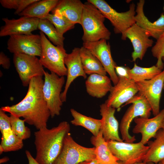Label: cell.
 <instances>
[{
  "mask_svg": "<svg viewBox=\"0 0 164 164\" xmlns=\"http://www.w3.org/2000/svg\"><path fill=\"white\" fill-rule=\"evenodd\" d=\"M39 0H0L2 6L5 8L14 9V14L18 15L33 3Z\"/></svg>",
  "mask_w": 164,
  "mask_h": 164,
  "instance_id": "cell-33",
  "label": "cell"
},
{
  "mask_svg": "<svg viewBox=\"0 0 164 164\" xmlns=\"http://www.w3.org/2000/svg\"><path fill=\"white\" fill-rule=\"evenodd\" d=\"M128 68V67L117 66L115 67V71L118 76H124L129 78L127 73Z\"/></svg>",
  "mask_w": 164,
  "mask_h": 164,
  "instance_id": "cell-37",
  "label": "cell"
},
{
  "mask_svg": "<svg viewBox=\"0 0 164 164\" xmlns=\"http://www.w3.org/2000/svg\"><path fill=\"white\" fill-rule=\"evenodd\" d=\"M80 54L83 68L87 74H93L106 75V71L97 58L89 50L82 46Z\"/></svg>",
  "mask_w": 164,
  "mask_h": 164,
  "instance_id": "cell-26",
  "label": "cell"
},
{
  "mask_svg": "<svg viewBox=\"0 0 164 164\" xmlns=\"http://www.w3.org/2000/svg\"><path fill=\"white\" fill-rule=\"evenodd\" d=\"M43 92L44 99L53 118L60 114L63 102L61 99L62 88L65 82L64 76L53 72H44Z\"/></svg>",
  "mask_w": 164,
  "mask_h": 164,
  "instance_id": "cell-8",
  "label": "cell"
},
{
  "mask_svg": "<svg viewBox=\"0 0 164 164\" xmlns=\"http://www.w3.org/2000/svg\"><path fill=\"white\" fill-rule=\"evenodd\" d=\"M154 138V141L148 143L149 149L143 162L157 164L164 159V130L160 129Z\"/></svg>",
  "mask_w": 164,
  "mask_h": 164,
  "instance_id": "cell-25",
  "label": "cell"
},
{
  "mask_svg": "<svg viewBox=\"0 0 164 164\" xmlns=\"http://www.w3.org/2000/svg\"><path fill=\"white\" fill-rule=\"evenodd\" d=\"M163 10H164V6H163Z\"/></svg>",
  "mask_w": 164,
  "mask_h": 164,
  "instance_id": "cell-48",
  "label": "cell"
},
{
  "mask_svg": "<svg viewBox=\"0 0 164 164\" xmlns=\"http://www.w3.org/2000/svg\"><path fill=\"white\" fill-rule=\"evenodd\" d=\"M115 109L108 106L105 102L100 105L101 125V130L104 140L108 142H123L118 133L119 124L114 116Z\"/></svg>",
  "mask_w": 164,
  "mask_h": 164,
  "instance_id": "cell-19",
  "label": "cell"
},
{
  "mask_svg": "<svg viewBox=\"0 0 164 164\" xmlns=\"http://www.w3.org/2000/svg\"><path fill=\"white\" fill-rule=\"evenodd\" d=\"M151 52L152 56L157 60L155 66L162 70L164 66L162 60V58L164 56V32L156 40Z\"/></svg>",
  "mask_w": 164,
  "mask_h": 164,
  "instance_id": "cell-34",
  "label": "cell"
},
{
  "mask_svg": "<svg viewBox=\"0 0 164 164\" xmlns=\"http://www.w3.org/2000/svg\"><path fill=\"white\" fill-rule=\"evenodd\" d=\"M9 160V158L8 157H4L0 159V164L6 162Z\"/></svg>",
  "mask_w": 164,
  "mask_h": 164,
  "instance_id": "cell-39",
  "label": "cell"
},
{
  "mask_svg": "<svg viewBox=\"0 0 164 164\" xmlns=\"http://www.w3.org/2000/svg\"><path fill=\"white\" fill-rule=\"evenodd\" d=\"M111 81L106 75L95 73L89 75L85 81L87 92L92 97L102 98L110 92L112 86Z\"/></svg>",
  "mask_w": 164,
  "mask_h": 164,
  "instance_id": "cell-22",
  "label": "cell"
},
{
  "mask_svg": "<svg viewBox=\"0 0 164 164\" xmlns=\"http://www.w3.org/2000/svg\"><path fill=\"white\" fill-rule=\"evenodd\" d=\"M89 164H100L97 160L95 159L92 160Z\"/></svg>",
  "mask_w": 164,
  "mask_h": 164,
  "instance_id": "cell-40",
  "label": "cell"
},
{
  "mask_svg": "<svg viewBox=\"0 0 164 164\" xmlns=\"http://www.w3.org/2000/svg\"><path fill=\"white\" fill-rule=\"evenodd\" d=\"M146 164H155L153 162H149L146 163ZM157 164H162L161 162H160Z\"/></svg>",
  "mask_w": 164,
  "mask_h": 164,
  "instance_id": "cell-43",
  "label": "cell"
},
{
  "mask_svg": "<svg viewBox=\"0 0 164 164\" xmlns=\"http://www.w3.org/2000/svg\"><path fill=\"white\" fill-rule=\"evenodd\" d=\"M138 93L148 101L155 116L160 112L159 104L164 84V69L158 75L149 80L136 82Z\"/></svg>",
  "mask_w": 164,
  "mask_h": 164,
  "instance_id": "cell-14",
  "label": "cell"
},
{
  "mask_svg": "<svg viewBox=\"0 0 164 164\" xmlns=\"http://www.w3.org/2000/svg\"><path fill=\"white\" fill-rule=\"evenodd\" d=\"M58 0H39L28 6L18 15L21 16L46 19L57 5Z\"/></svg>",
  "mask_w": 164,
  "mask_h": 164,
  "instance_id": "cell-24",
  "label": "cell"
},
{
  "mask_svg": "<svg viewBox=\"0 0 164 164\" xmlns=\"http://www.w3.org/2000/svg\"><path fill=\"white\" fill-rule=\"evenodd\" d=\"M164 119V108L156 115L152 118L137 117L134 119L136 125L132 129L135 134L141 133L140 141L145 145L152 138L154 137L157 132L161 128Z\"/></svg>",
  "mask_w": 164,
  "mask_h": 164,
  "instance_id": "cell-18",
  "label": "cell"
},
{
  "mask_svg": "<svg viewBox=\"0 0 164 164\" xmlns=\"http://www.w3.org/2000/svg\"><path fill=\"white\" fill-rule=\"evenodd\" d=\"M132 104L128 108L123 116L120 124V130L122 139L128 143H133L136 139L135 136L129 134V129L132 121L137 117L149 118L152 108L147 100L138 93L126 102L124 106Z\"/></svg>",
  "mask_w": 164,
  "mask_h": 164,
  "instance_id": "cell-4",
  "label": "cell"
},
{
  "mask_svg": "<svg viewBox=\"0 0 164 164\" xmlns=\"http://www.w3.org/2000/svg\"><path fill=\"white\" fill-rule=\"evenodd\" d=\"M91 161H86L78 164H89Z\"/></svg>",
  "mask_w": 164,
  "mask_h": 164,
  "instance_id": "cell-41",
  "label": "cell"
},
{
  "mask_svg": "<svg viewBox=\"0 0 164 164\" xmlns=\"http://www.w3.org/2000/svg\"><path fill=\"white\" fill-rule=\"evenodd\" d=\"M0 130L2 135L1 138L7 139L13 133L11 128L9 116L1 108Z\"/></svg>",
  "mask_w": 164,
  "mask_h": 164,
  "instance_id": "cell-35",
  "label": "cell"
},
{
  "mask_svg": "<svg viewBox=\"0 0 164 164\" xmlns=\"http://www.w3.org/2000/svg\"><path fill=\"white\" fill-rule=\"evenodd\" d=\"M26 154L27 158L29 164H40L34 158L31 153L28 150L25 151Z\"/></svg>",
  "mask_w": 164,
  "mask_h": 164,
  "instance_id": "cell-38",
  "label": "cell"
},
{
  "mask_svg": "<svg viewBox=\"0 0 164 164\" xmlns=\"http://www.w3.org/2000/svg\"><path fill=\"white\" fill-rule=\"evenodd\" d=\"M80 48L74 47L71 53L67 54L64 60L67 70V79L63 91L61 95L63 102H66L68 90L73 81L77 77L87 78L83 68L80 54Z\"/></svg>",
  "mask_w": 164,
  "mask_h": 164,
  "instance_id": "cell-17",
  "label": "cell"
},
{
  "mask_svg": "<svg viewBox=\"0 0 164 164\" xmlns=\"http://www.w3.org/2000/svg\"><path fill=\"white\" fill-rule=\"evenodd\" d=\"M145 1L140 0L137 3L135 16V24L143 29L149 36L157 40L164 32V14L153 22L150 21L145 15L144 6Z\"/></svg>",
  "mask_w": 164,
  "mask_h": 164,
  "instance_id": "cell-20",
  "label": "cell"
},
{
  "mask_svg": "<svg viewBox=\"0 0 164 164\" xmlns=\"http://www.w3.org/2000/svg\"><path fill=\"white\" fill-rule=\"evenodd\" d=\"M13 62L24 87L29 86L31 79L44 75V70L37 56L25 54H14Z\"/></svg>",
  "mask_w": 164,
  "mask_h": 164,
  "instance_id": "cell-10",
  "label": "cell"
},
{
  "mask_svg": "<svg viewBox=\"0 0 164 164\" xmlns=\"http://www.w3.org/2000/svg\"><path fill=\"white\" fill-rule=\"evenodd\" d=\"M162 70L154 65L149 67L138 66L135 63L133 67L128 70V77L135 82L151 80L160 73Z\"/></svg>",
  "mask_w": 164,
  "mask_h": 164,
  "instance_id": "cell-28",
  "label": "cell"
},
{
  "mask_svg": "<svg viewBox=\"0 0 164 164\" xmlns=\"http://www.w3.org/2000/svg\"><path fill=\"white\" fill-rule=\"evenodd\" d=\"M54 25L59 33L61 36L67 31L73 29L75 24H73L62 17L56 15L52 13L49 14L46 18Z\"/></svg>",
  "mask_w": 164,
  "mask_h": 164,
  "instance_id": "cell-31",
  "label": "cell"
},
{
  "mask_svg": "<svg viewBox=\"0 0 164 164\" xmlns=\"http://www.w3.org/2000/svg\"><path fill=\"white\" fill-rule=\"evenodd\" d=\"M73 119L70 121L75 126H82L90 132L94 136L98 134L101 129V121L90 117H88L78 112L74 109L70 110Z\"/></svg>",
  "mask_w": 164,
  "mask_h": 164,
  "instance_id": "cell-27",
  "label": "cell"
},
{
  "mask_svg": "<svg viewBox=\"0 0 164 164\" xmlns=\"http://www.w3.org/2000/svg\"><path fill=\"white\" fill-rule=\"evenodd\" d=\"M162 60L164 64V56L162 58Z\"/></svg>",
  "mask_w": 164,
  "mask_h": 164,
  "instance_id": "cell-45",
  "label": "cell"
},
{
  "mask_svg": "<svg viewBox=\"0 0 164 164\" xmlns=\"http://www.w3.org/2000/svg\"><path fill=\"white\" fill-rule=\"evenodd\" d=\"M134 164H146V163L144 162H143L136 163Z\"/></svg>",
  "mask_w": 164,
  "mask_h": 164,
  "instance_id": "cell-44",
  "label": "cell"
},
{
  "mask_svg": "<svg viewBox=\"0 0 164 164\" xmlns=\"http://www.w3.org/2000/svg\"><path fill=\"white\" fill-rule=\"evenodd\" d=\"M5 24L0 28V36L3 37L15 34L29 35L38 29L39 19L22 16L17 19L2 18Z\"/></svg>",
  "mask_w": 164,
  "mask_h": 164,
  "instance_id": "cell-16",
  "label": "cell"
},
{
  "mask_svg": "<svg viewBox=\"0 0 164 164\" xmlns=\"http://www.w3.org/2000/svg\"><path fill=\"white\" fill-rule=\"evenodd\" d=\"M94 5L108 19L114 27L116 34L123 35L125 31L135 23L136 14L134 3L130 4L129 9L125 12H119L112 8L104 0H87Z\"/></svg>",
  "mask_w": 164,
  "mask_h": 164,
  "instance_id": "cell-6",
  "label": "cell"
},
{
  "mask_svg": "<svg viewBox=\"0 0 164 164\" xmlns=\"http://www.w3.org/2000/svg\"><path fill=\"white\" fill-rule=\"evenodd\" d=\"M12 132L23 140L29 138L31 135L30 129L25 125V121L10 114L9 116Z\"/></svg>",
  "mask_w": 164,
  "mask_h": 164,
  "instance_id": "cell-30",
  "label": "cell"
},
{
  "mask_svg": "<svg viewBox=\"0 0 164 164\" xmlns=\"http://www.w3.org/2000/svg\"><path fill=\"white\" fill-rule=\"evenodd\" d=\"M113 154L119 159V164H134L142 162L149 149L141 142L134 143L115 141L107 142Z\"/></svg>",
  "mask_w": 164,
  "mask_h": 164,
  "instance_id": "cell-9",
  "label": "cell"
},
{
  "mask_svg": "<svg viewBox=\"0 0 164 164\" xmlns=\"http://www.w3.org/2000/svg\"><path fill=\"white\" fill-rule=\"evenodd\" d=\"M83 6L84 3L80 0H60L52 12L73 24H80Z\"/></svg>",
  "mask_w": 164,
  "mask_h": 164,
  "instance_id": "cell-21",
  "label": "cell"
},
{
  "mask_svg": "<svg viewBox=\"0 0 164 164\" xmlns=\"http://www.w3.org/2000/svg\"><path fill=\"white\" fill-rule=\"evenodd\" d=\"M95 148L81 146L73 140L70 133L66 136L61 152L53 164H78L95 159Z\"/></svg>",
  "mask_w": 164,
  "mask_h": 164,
  "instance_id": "cell-7",
  "label": "cell"
},
{
  "mask_svg": "<svg viewBox=\"0 0 164 164\" xmlns=\"http://www.w3.org/2000/svg\"><path fill=\"white\" fill-rule=\"evenodd\" d=\"M84 47L89 50L102 64L114 85L118 81V77L115 71L116 63L111 54V46L107 40L101 39L92 42L83 43Z\"/></svg>",
  "mask_w": 164,
  "mask_h": 164,
  "instance_id": "cell-13",
  "label": "cell"
},
{
  "mask_svg": "<svg viewBox=\"0 0 164 164\" xmlns=\"http://www.w3.org/2000/svg\"><path fill=\"white\" fill-rule=\"evenodd\" d=\"M161 128H162L164 130V119L163 120V121L162 122V123Z\"/></svg>",
  "mask_w": 164,
  "mask_h": 164,
  "instance_id": "cell-42",
  "label": "cell"
},
{
  "mask_svg": "<svg viewBox=\"0 0 164 164\" xmlns=\"http://www.w3.org/2000/svg\"><path fill=\"white\" fill-rule=\"evenodd\" d=\"M43 83L42 76L32 78L22 100L15 104L2 107L1 109L16 117H22L26 122L38 130L47 127L50 114L43 95Z\"/></svg>",
  "mask_w": 164,
  "mask_h": 164,
  "instance_id": "cell-1",
  "label": "cell"
},
{
  "mask_svg": "<svg viewBox=\"0 0 164 164\" xmlns=\"http://www.w3.org/2000/svg\"><path fill=\"white\" fill-rule=\"evenodd\" d=\"M163 89L164 90V84H163Z\"/></svg>",
  "mask_w": 164,
  "mask_h": 164,
  "instance_id": "cell-47",
  "label": "cell"
},
{
  "mask_svg": "<svg viewBox=\"0 0 164 164\" xmlns=\"http://www.w3.org/2000/svg\"><path fill=\"white\" fill-rule=\"evenodd\" d=\"M70 130L69 124L64 121L51 128L44 127L35 132L36 160L40 164H53L60 154L65 138Z\"/></svg>",
  "mask_w": 164,
  "mask_h": 164,
  "instance_id": "cell-2",
  "label": "cell"
},
{
  "mask_svg": "<svg viewBox=\"0 0 164 164\" xmlns=\"http://www.w3.org/2000/svg\"><path fill=\"white\" fill-rule=\"evenodd\" d=\"M38 29L45 34L54 45L64 47L65 38L59 33L53 24L48 20L39 19Z\"/></svg>",
  "mask_w": 164,
  "mask_h": 164,
  "instance_id": "cell-29",
  "label": "cell"
},
{
  "mask_svg": "<svg viewBox=\"0 0 164 164\" xmlns=\"http://www.w3.org/2000/svg\"><path fill=\"white\" fill-rule=\"evenodd\" d=\"M7 49L14 54L20 53L40 57L42 44L40 35L15 34L10 36Z\"/></svg>",
  "mask_w": 164,
  "mask_h": 164,
  "instance_id": "cell-11",
  "label": "cell"
},
{
  "mask_svg": "<svg viewBox=\"0 0 164 164\" xmlns=\"http://www.w3.org/2000/svg\"><path fill=\"white\" fill-rule=\"evenodd\" d=\"M42 53L39 60L42 66L60 77L67 75V70L64 60L67 53L64 47L53 44L40 31Z\"/></svg>",
  "mask_w": 164,
  "mask_h": 164,
  "instance_id": "cell-5",
  "label": "cell"
},
{
  "mask_svg": "<svg viewBox=\"0 0 164 164\" xmlns=\"http://www.w3.org/2000/svg\"><path fill=\"white\" fill-rule=\"evenodd\" d=\"M0 64L6 69H9L10 66L9 58L2 51L0 53Z\"/></svg>",
  "mask_w": 164,
  "mask_h": 164,
  "instance_id": "cell-36",
  "label": "cell"
},
{
  "mask_svg": "<svg viewBox=\"0 0 164 164\" xmlns=\"http://www.w3.org/2000/svg\"><path fill=\"white\" fill-rule=\"evenodd\" d=\"M23 141L13 132L7 139L1 138L0 147L3 152L18 151L23 147Z\"/></svg>",
  "mask_w": 164,
  "mask_h": 164,
  "instance_id": "cell-32",
  "label": "cell"
},
{
  "mask_svg": "<svg viewBox=\"0 0 164 164\" xmlns=\"http://www.w3.org/2000/svg\"><path fill=\"white\" fill-rule=\"evenodd\" d=\"M148 34L135 23L129 28L121 36L122 40L127 38L132 43L134 51L132 53L133 61L142 60L148 49L152 46L154 41Z\"/></svg>",
  "mask_w": 164,
  "mask_h": 164,
  "instance_id": "cell-15",
  "label": "cell"
},
{
  "mask_svg": "<svg viewBox=\"0 0 164 164\" xmlns=\"http://www.w3.org/2000/svg\"><path fill=\"white\" fill-rule=\"evenodd\" d=\"M118 81L112 86L108 99L107 105L120 111L121 106L131 100L138 92L135 81L129 78L118 76Z\"/></svg>",
  "mask_w": 164,
  "mask_h": 164,
  "instance_id": "cell-12",
  "label": "cell"
},
{
  "mask_svg": "<svg viewBox=\"0 0 164 164\" xmlns=\"http://www.w3.org/2000/svg\"><path fill=\"white\" fill-rule=\"evenodd\" d=\"M105 18L92 3L87 1L84 3L80 23L83 30L82 38L83 43L110 39L111 33L104 24Z\"/></svg>",
  "mask_w": 164,
  "mask_h": 164,
  "instance_id": "cell-3",
  "label": "cell"
},
{
  "mask_svg": "<svg viewBox=\"0 0 164 164\" xmlns=\"http://www.w3.org/2000/svg\"><path fill=\"white\" fill-rule=\"evenodd\" d=\"M161 162L162 164H164V159H162Z\"/></svg>",
  "mask_w": 164,
  "mask_h": 164,
  "instance_id": "cell-46",
  "label": "cell"
},
{
  "mask_svg": "<svg viewBox=\"0 0 164 164\" xmlns=\"http://www.w3.org/2000/svg\"><path fill=\"white\" fill-rule=\"evenodd\" d=\"M91 142L95 148V159L100 164H119V159L111 152L101 130L97 136L91 138Z\"/></svg>",
  "mask_w": 164,
  "mask_h": 164,
  "instance_id": "cell-23",
  "label": "cell"
}]
</instances>
